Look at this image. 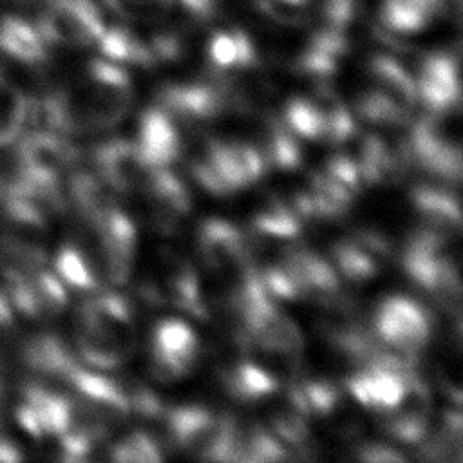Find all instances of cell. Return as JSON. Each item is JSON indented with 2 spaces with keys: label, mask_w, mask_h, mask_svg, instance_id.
Masks as SVG:
<instances>
[{
  "label": "cell",
  "mask_w": 463,
  "mask_h": 463,
  "mask_svg": "<svg viewBox=\"0 0 463 463\" xmlns=\"http://www.w3.org/2000/svg\"><path fill=\"white\" fill-rule=\"evenodd\" d=\"M358 114L374 125H402L405 123L409 112L400 109L387 94L373 87L365 90L356 103Z\"/></svg>",
  "instance_id": "cell-30"
},
{
  "label": "cell",
  "mask_w": 463,
  "mask_h": 463,
  "mask_svg": "<svg viewBox=\"0 0 463 463\" xmlns=\"http://www.w3.org/2000/svg\"><path fill=\"white\" fill-rule=\"evenodd\" d=\"M411 201L421 219V226L441 237L445 242L458 237L461 230V213L458 201L443 188L416 186Z\"/></svg>",
  "instance_id": "cell-16"
},
{
  "label": "cell",
  "mask_w": 463,
  "mask_h": 463,
  "mask_svg": "<svg viewBox=\"0 0 463 463\" xmlns=\"http://www.w3.org/2000/svg\"><path fill=\"white\" fill-rule=\"evenodd\" d=\"M0 392H2V389H0Z\"/></svg>",
  "instance_id": "cell-41"
},
{
  "label": "cell",
  "mask_w": 463,
  "mask_h": 463,
  "mask_svg": "<svg viewBox=\"0 0 463 463\" xmlns=\"http://www.w3.org/2000/svg\"><path fill=\"white\" fill-rule=\"evenodd\" d=\"M24 456L20 452V449L16 447V443L13 439H9L7 436L0 434V461H20Z\"/></svg>",
  "instance_id": "cell-39"
},
{
  "label": "cell",
  "mask_w": 463,
  "mask_h": 463,
  "mask_svg": "<svg viewBox=\"0 0 463 463\" xmlns=\"http://www.w3.org/2000/svg\"><path fill=\"white\" fill-rule=\"evenodd\" d=\"M54 269L63 284L78 291H94L98 288V279L90 262L74 246H63L58 251Z\"/></svg>",
  "instance_id": "cell-24"
},
{
  "label": "cell",
  "mask_w": 463,
  "mask_h": 463,
  "mask_svg": "<svg viewBox=\"0 0 463 463\" xmlns=\"http://www.w3.org/2000/svg\"><path fill=\"white\" fill-rule=\"evenodd\" d=\"M447 5V0H380L378 18L387 33L409 36L438 24Z\"/></svg>",
  "instance_id": "cell-15"
},
{
  "label": "cell",
  "mask_w": 463,
  "mask_h": 463,
  "mask_svg": "<svg viewBox=\"0 0 463 463\" xmlns=\"http://www.w3.org/2000/svg\"><path fill=\"white\" fill-rule=\"evenodd\" d=\"M116 382L128 403L130 412H136L145 418H157L165 412L159 396L152 389H148L145 383H141L139 380L119 378Z\"/></svg>",
  "instance_id": "cell-32"
},
{
  "label": "cell",
  "mask_w": 463,
  "mask_h": 463,
  "mask_svg": "<svg viewBox=\"0 0 463 463\" xmlns=\"http://www.w3.org/2000/svg\"><path fill=\"white\" fill-rule=\"evenodd\" d=\"M206 56L212 71L221 78L246 72L259 63L255 42L241 27L215 29L208 38Z\"/></svg>",
  "instance_id": "cell-14"
},
{
  "label": "cell",
  "mask_w": 463,
  "mask_h": 463,
  "mask_svg": "<svg viewBox=\"0 0 463 463\" xmlns=\"http://www.w3.org/2000/svg\"><path fill=\"white\" fill-rule=\"evenodd\" d=\"M358 459L371 461V463H383V461H403V456L394 449L382 445V443H365L358 449Z\"/></svg>",
  "instance_id": "cell-38"
},
{
  "label": "cell",
  "mask_w": 463,
  "mask_h": 463,
  "mask_svg": "<svg viewBox=\"0 0 463 463\" xmlns=\"http://www.w3.org/2000/svg\"><path fill=\"white\" fill-rule=\"evenodd\" d=\"M43 262L45 251L36 241L11 232L0 237V273L9 282L38 271Z\"/></svg>",
  "instance_id": "cell-21"
},
{
  "label": "cell",
  "mask_w": 463,
  "mask_h": 463,
  "mask_svg": "<svg viewBox=\"0 0 463 463\" xmlns=\"http://www.w3.org/2000/svg\"><path fill=\"white\" fill-rule=\"evenodd\" d=\"M204 157L232 192L259 181L266 172V157L248 143L212 141Z\"/></svg>",
  "instance_id": "cell-12"
},
{
  "label": "cell",
  "mask_w": 463,
  "mask_h": 463,
  "mask_svg": "<svg viewBox=\"0 0 463 463\" xmlns=\"http://www.w3.org/2000/svg\"><path fill=\"white\" fill-rule=\"evenodd\" d=\"M253 228L260 235L289 239L300 232V219L295 215L289 204L280 201H271L266 208H262L255 215Z\"/></svg>",
  "instance_id": "cell-29"
},
{
  "label": "cell",
  "mask_w": 463,
  "mask_h": 463,
  "mask_svg": "<svg viewBox=\"0 0 463 463\" xmlns=\"http://www.w3.org/2000/svg\"><path fill=\"white\" fill-rule=\"evenodd\" d=\"M47 42L36 25L18 16H0V51L25 65H38L47 60Z\"/></svg>",
  "instance_id": "cell-17"
},
{
  "label": "cell",
  "mask_w": 463,
  "mask_h": 463,
  "mask_svg": "<svg viewBox=\"0 0 463 463\" xmlns=\"http://www.w3.org/2000/svg\"><path fill=\"white\" fill-rule=\"evenodd\" d=\"M197 244L203 262L212 271L241 269L250 264V242L239 228L222 219H208L199 226Z\"/></svg>",
  "instance_id": "cell-8"
},
{
  "label": "cell",
  "mask_w": 463,
  "mask_h": 463,
  "mask_svg": "<svg viewBox=\"0 0 463 463\" xmlns=\"http://www.w3.org/2000/svg\"><path fill=\"white\" fill-rule=\"evenodd\" d=\"M367 72L373 78L376 89L387 94L400 109L411 112L416 103L414 78L398 60L385 54H374L367 61Z\"/></svg>",
  "instance_id": "cell-19"
},
{
  "label": "cell",
  "mask_w": 463,
  "mask_h": 463,
  "mask_svg": "<svg viewBox=\"0 0 463 463\" xmlns=\"http://www.w3.org/2000/svg\"><path fill=\"white\" fill-rule=\"evenodd\" d=\"M174 121L159 105L143 112L136 146L146 168L168 166L179 157L181 139Z\"/></svg>",
  "instance_id": "cell-13"
},
{
  "label": "cell",
  "mask_w": 463,
  "mask_h": 463,
  "mask_svg": "<svg viewBox=\"0 0 463 463\" xmlns=\"http://www.w3.org/2000/svg\"><path fill=\"white\" fill-rule=\"evenodd\" d=\"M16 157L22 168L29 174L58 177L78 159V150L63 137V134L52 130H31L22 137Z\"/></svg>",
  "instance_id": "cell-10"
},
{
  "label": "cell",
  "mask_w": 463,
  "mask_h": 463,
  "mask_svg": "<svg viewBox=\"0 0 463 463\" xmlns=\"http://www.w3.org/2000/svg\"><path fill=\"white\" fill-rule=\"evenodd\" d=\"M103 58L114 63H130L150 67L156 63L148 40L141 38L128 25H105L99 40L96 42Z\"/></svg>",
  "instance_id": "cell-18"
},
{
  "label": "cell",
  "mask_w": 463,
  "mask_h": 463,
  "mask_svg": "<svg viewBox=\"0 0 463 463\" xmlns=\"http://www.w3.org/2000/svg\"><path fill=\"white\" fill-rule=\"evenodd\" d=\"M259 277H260V282L266 288V291L275 298L293 300V298L302 297L297 280L293 279V275L288 271V268L284 264L269 266L262 273H259Z\"/></svg>",
  "instance_id": "cell-35"
},
{
  "label": "cell",
  "mask_w": 463,
  "mask_h": 463,
  "mask_svg": "<svg viewBox=\"0 0 463 463\" xmlns=\"http://www.w3.org/2000/svg\"><path fill=\"white\" fill-rule=\"evenodd\" d=\"M228 105V96L221 83H172L159 92V107L174 119L188 123L213 119Z\"/></svg>",
  "instance_id": "cell-6"
},
{
  "label": "cell",
  "mask_w": 463,
  "mask_h": 463,
  "mask_svg": "<svg viewBox=\"0 0 463 463\" xmlns=\"http://www.w3.org/2000/svg\"><path fill=\"white\" fill-rule=\"evenodd\" d=\"M92 159L99 179L110 192L128 194L134 186L143 183L146 166L137 152L136 143L128 139H112L99 143L92 150Z\"/></svg>",
  "instance_id": "cell-11"
},
{
  "label": "cell",
  "mask_w": 463,
  "mask_h": 463,
  "mask_svg": "<svg viewBox=\"0 0 463 463\" xmlns=\"http://www.w3.org/2000/svg\"><path fill=\"white\" fill-rule=\"evenodd\" d=\"M127 24H159L174 9L175 0H101Z\"/></svg>",
  "instance_id": "cell-27"
},
{
  "label": "cell",
  "mask_w": 463,
  "mask_h": 463,
  "mask_svg": "<svg viewBox=\"0 0 463 463\" xmlns=\"http://www.w3.org/2000/svg\"><path fill=\"white\" fill-rule=\"evenodd\" d=\"M22 353L25 364L31 365L34 371L49 376H58L63 380L67 373L72 369V365L78 364L74 362L67 345L52 335L33 336L31 340L25 342Z\"/></svg>",
  "instance_id": "cell-22"
},
{
  "label": "cell",
  "mask_w": 463,
  "mask_h": 463,
  "mask_svg": "<svg viewBox=\"0 0 463 463\" xmlns=\"http://www.w3.org/2000/svg\"><path fill=\"white\" fill-rule=\"evenodd\" d=\"M168 438L175 447L201 459L232 461V441L237 420L217 416L197 405H183L165 412Z\"/></svg>",
  "instance_id": "cell-1"
},
{
  "label": "cell",
  "mask_w": 463,
  "mask_h": 463,
  "mask_svg": "<svg viewBox=\"0 0 463 463\" xmlns=\"http://www.w3.org/2000/svg\"><path fill=\"white\" fill-rule=\"evenodd\" d=\"M333 262L338 271L351 282H364L376 275L378 264L354 241H340L333 246Z\"/></svg>",
  "instance_id": "cell-25"
},
{
  "label": "cell",
  "mask_w": 463,
  "mask_h": 463,
  "mask_svg": "<svg viewBox=\"0 0 463 463\" xmlns=\"http://www.w3.org/2000/svg\"><path fill=\"white\" fill-rule=\"evenodd\" d=\"M221 380L226 391L241 402L264 400L271 396L279 387L277 378L253 362L232 364L222 371Z\"/></svg>",
  "instance_id": "cell-20"
},
{
  "label": "cell",
  "mask_w": 463,
  "mask_h": 463,
  "mask_svg": "<svg viewBox=\"0 0 463 463\" xmlns=\"http://www.w3.org/2000/svg\"><path fill=\"white\" fill-rule=\"evenodd\" d=\"M275 4H280V5H286V7H302L306 4H309L311 0H273Z\"/></svg>",
  "instance_id": "cell-40"
},
{
  "label": "cell",
  "mask_w": 463,
  "mask_h": 463,
  "mask_svg": "<svg viewBox=\"0 0 463 463\" xmlns=\"http://www.w3.org/2000/svg\"><path fill=\"white\" fill-rule=\"evenodd\" d=\"M65 380L76 389L78 398L98 416V420L107 429L121 423L130 414L128 403L116 378L96 374L76 364L67 373Z\"/></svg>",
  "instance_id": "cell-9"
},
{
  "label": "cell",
  "mask_w": 463,
  "mask_h": 463,
  "mask_svg": "<svg viewBox=\"0 0 463 463\" xmlns=\"http://www.w3.org/2000/svg\"><path fill=\"white\" fill-rule=\"evenodd\" d=\"M197 354L199 342L186 322L166 318L156 326L150 349V371L156 380L168 383L183 378Z\"/></svg>",
  "instance_id": "cell-4"
},
{
  "label": "cell",
  "mask_w": 463,
  "mask_h": 463,
  "mask_svg": "<svg viewBox=\"0 0 463 463\" xmlns=\"http://www.w3.org/2000/svg\"><path fill=\"white\" fill-rule=\"evenodd\" d=\"M416 371H396L382 365H365L347 380L349 394L364 407L391 412L407 392V383Z\"/></svg>",
  "instance_id": "cell-7"
},
{
  "label": "cell",
  "mask_w": 463,
  "mask_h": 463,
  "mask_svg": "<svg viewBox=\"0 0 463 463\" xmlns=\"http://www.w3.org/2000/svg\"><path fill=\"white\" fill-rule=\"evenodd\" d=\"M262 156L279 168H295L300 163V148L293 137V132L286 123L277 118H268Z\"/></svg>",
  "instance_id": "cell-23"
},
{
  "label": "cell",
  "mask_w": 463,
  "mask_h": 463,
  "mask_svg": "<svg viewBox=\"0 0 463 463\" xmlns=\"http://www.w3.org/2000/svg\"><path fill=\"white\" fill-rule=\"evenodd\" d=\"M112 458L116 461H157L163 452L150 434L136 430L114 445Z\"/></svg>",
  "instance_id": "cell-33"
},
{
  "label": "cell",
  "mask_w": 463,
  "mask_h": 463,
  "mask_svg": "<svg viewBox=\"0 0 463 463\" xmlns=\"http://www.w3.org/2000/svg\"><path fill=\"white\" fill-rule=\"evenodd\" d=\"M309 194L313 197L317 215L324 217H338L351 204V192L338 184L326 172H315L309 179Z\"/></svg>",
  "instance_id": "cell-26"
},
{
  "label": "cell",
  "mask_w": 463,
  "mask_h": 463,
  "mask_svg": "<svg viewBox=\"0 0 463 463\" xmlns=\"http://www.w3.org/2000/svg\"><path fill=\"white\" fill-rule=\"evenodd\" d=\"M374 335L385 347L418 360L430 336V320L418 302L392 295L376 306Z\"/></svg>",
  "instance_id": "cell-2"
},
{
  "label": "cell",
  "mask_w": 463,
  "mask_h": 463,
  "mask_svg": "<svg viewBox=\"0 0 463 463\" xmlns=\"http://www.w3.org/2000/svg\"><path fill=\"white\" fill-rule=\"evenodd\" d=\"M286 125L302 137L317 139L324 132V118L318 101L307 98H291L284 109Z\"/></svg>",
  "instance_id": "cell-28"
},
{
  "label": "cell",
  "mask_w": 463,
  "mask_h": 463,
  "mask_svg": "<svg viewBox=\"0 0 463 463\" xmlns=\"http://www.w3.org/2000/svg\"><path fill=\"white\" fill-rule=\"evenodd\" d=\"M416 101L430 116H443L456 109L461 99V80L458 60L443 51H434L420 60L414 78Z\"/></svg>",
  "instance_id": "cell-5"
},
{
  "label": "cell",
  "mask_w": 463,
  "mask_h": 463,
  "mask_svg": "<svg viewBox=\"0 0 463 463\" xmlns=\"http://www.w3.org/2000/svg\"><path fill=\"white\" fill-rule=\"evenodd\" d=\"M192 175L195 177V181L206 188L208 192L215 194V195H228L232 194L230 186L222 181V177L217 174V170L208 163L206 157L197 159L192 163Z\"/></svg>",
  "instance_id": "cell-37"
},
{
  "label": "cell",
  "mask_w": 463,
  "mask_h": 463,
  "mask_svg": "<svg viewBox=\"0 0 463 463\" xmlns=\"http://www.w3.org/2000/svg\"><path fill=\"white\" fill-rule=\"evenodd\" d=\"M105 25L94 0H47L36 27L47 43L80 49L94 45Z\"/></svg>",
  "instance_id": "cell-3"
},
{
  "label": "cell",
  "mask_w": 463,
  "mask_h": 463,
  "mask_svg": "<svg viewBox=\"0 0 463 463\" xmlns=\"http://www.w3.org/2000/svg\"><path fill=\"white\" fill-rule=\"evenodd\" d=\"M326 174L329 177H333L338 184H342L345 190H349L351 194L356 192L362 184V177H360L356 163L345 156L331 157L326 166Z\"/></svg>",
  "instance_id": "cell-36"
},
{
  "label": "cell",
  "mask_w": 463,
  "mask_h": 463,
  "mask_svg": "<svg viewBox=\"0 0 463 463\" xmlns=\"http://www.w3.org/2000/svg\"><path fill=\"white\" fill-rule=\"evenodd\" d=\"M306 405L311 416L327 418L336 412L340 405V392L338 389L327 380H307L300 383Z\"/></svg>",
  "instance_id": "cell-34"
},
{
  "label": "cell",
  "mask_w": 463,
  "mask_h": 463,
  "mask_svg": "<svg viewBox=\"0 0 463 463\" xmlns=\"http://www.w3.org/2000/svg\"><path fill=\"white\" fill-rule=\"evenodd\" d=\"M383 420V430L405 443H418L427 438V414H416V412H405V411H391L385 412Z\"/></svg>",
  "instance_id": "cell-31"
}]
</instances>
